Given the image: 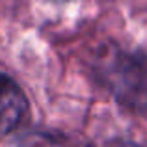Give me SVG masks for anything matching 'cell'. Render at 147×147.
<instances>
[{"label": "cell", "instance_id": "obj_2", "mask_svg": "<svg viewBox=\"0 0 147 147\" xmlns=\"http://www.w3.org/2000/svg\"><path fill=\"white\" fill-rule=\"evenodd\" d=\"M28 112L24 91L11 76L0 73V140L22 123Z\"/></svg>", "mask_w": 147, "mask_h": 147}, {"label": "cell", "instance_id": "obj_1", "mask_svg": "<svg viewBox=\"0 0 147 147\" xmlns=\"http://www.w3.org/2000/svg\"><path fill=\"white\" fill-rule=\"evenodd\" d=\"M95 75L115 102L147 117V54L110 45L95 58Z\"/></svg>", "mask_w": 147, "mask_h": 147}]
</instances>
